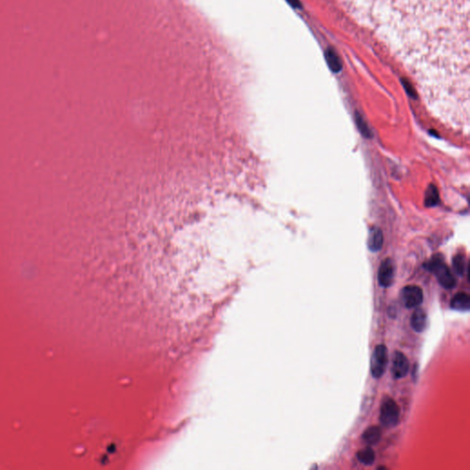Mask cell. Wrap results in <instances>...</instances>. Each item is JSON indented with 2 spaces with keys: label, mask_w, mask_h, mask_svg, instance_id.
I'll return each mask as SVG.
<instances>
[{
  "label": "cell",
  "mask_w": 470,
  "mask_h": 470,
  "mask_svg": "<svg viewBox=\"0 0 470 470\" xmlns=\"http://www.w3.org/2000/svg\"><path fill=\"white\" fill-rule=\"evenodd\" d=\"M426 267L428 270L434 274L439 283L444 289H453L456 285L454 275L440 257H433V260L428 263Z\"/></svg>",
  "instance_id": "1"
},
{
  "label": "cell",
  "mask_w": 470,
  "mask_h": 470,
  "mask_svg": "<svg viewBox=\"0 0 470 470\" xmlns=\"http://www.w3.org/2000/svg\"><path fill=\"white\" fill-rule=\"evenodd\" d=\"M400 407L393 399H385L380 407V422L386 427H393L399 423Z\"/></svg>",
  "instance_id": "2"
},
{
  "label": "cell",
  "mask_w": 470,
  "mask_h": 470,
  "mask_svg": "<svg viewBox=\"0 0 470 470\" xmlns=\"http://www.w3.org/2000/svg\"><path fill=\"white\" fill-rule=\"evenodd\" d=\"M389 364V352L388 348L384 344H379L375 348L372 354L370 369L372 376L376 379H380L384 375Z\"/></svg>",
  "instance_id": "3"
},
{
  "label": "cell",
  "mask_w": 470,
  "mask_h": 470,
  "mask_svg": "<svg viewBox=\"0 0 470 470\" xmlns=\"http://www.w3.org/2000/svg\"><path fill=\"white\" fill-rule=\"evenodd\" d=\"M401 299L408 309L418 308L423 300V291L416 285L406 286L401 291Z\"/></svg>",
  "instance_id": "4"
},
{
  "label": "cell",
  "mask_w": 470,
  "mask_h": 470,
  "mask_svg": "<svg viewBox=\"0 0 470 470\" xmlns=\"http://www.w3.org/2000/svg\"><path fill=\"white\" fill-rule=\"evenodd\" d=\"M394 277H395V267H394L393 261L390 258H387L380 264L379 274H378L379 283L383 288H389L393 283Z\"/></svg>",
  "instance_id": "5"
},
{
  "label": "cell",
  "mask_w": 470,
  "mask_h": 470,
  "mask_svg": "<svg viewBox=\"0 0 470 470\" xmlns=\"http://www.w3.org/2000/svg\"><path fill=\"white\" fill-rule=\"evenodd\" d=\"M410 369V363L406 356L400 351H396L392 358L391 373L395 379L404 378Z\"/></svg>",
  "instance_id": "6"
},
{
  "label": "cell",
  "mask_w": 470,
  "mask_h": 470,
  "mask_svg": "<svg viewBox=\"0 0 470 470\" xmlns=\"http://www.w3.org/2000/svg\"><path fill=\"white\" fill-rule=\"evenodd\" d=\"M411 327L417 332H422L427 326V314L422 309L418 308L412 313L411 319Z\"/></svg>",
  "instance_id": "7"
},
{
  "label": "cell",
  "mask_w": 470,
  "mask_h": 470,
  "mask_svg": "<svg viewBox=\"0 0 470 470\" xmlns=\"http://www.w3.org/2000/svg\"><path fill=\"white\" fill-rule=\"evenodd\" d=\"M451 308L458 311H467L470 308V297L465 292H458L455 294L450 302Z\"/></svg>",
  "instance_id": "8"
},
{
  "label": "cell",
  "mask_w": 470,
  "mask_h": 470,
  "mask_svg": "<svg viewBox=\"0 0 470 470\" xmlns=\"http://www.w3.org/2000/svg\"><path fill=\"white\" fill-rule=\"evenodd\" d=\"M383 245L382 231L378 228H373L370 230L369 237V247L371 251H380Z\"/></svg>",
  "instance_id": "9"
},
{
  "label": "cell",
  "mask_w": 470,
  "mask_h": 470,
  "mask_svg": "<svg viewBox=\"0 0 470 470\" xmlns=\"http://www.w3.org/2000/svg\"><path fill=\"white\" fill-rule=\"evenodd\" d=\"M363 440L369 444L379 443L381 438V429L378 426H370L363 433Z\"/></svg>",
  "instance_id": "10"
},
{
  "label": "cell",
  "mask_w": 470,
  "mask_h": 470,
  "mask_svg": "<svg viewBox=\"0 0 470 470\" xmlns=\"http://www.w3.org/2000/svg\"><path fill=\"white\" fill-rule=\"evenodd\" d=\"M357 455H358V459L363 465H372L375 461V452L373 451V449L370 448V447H367V448H364L363 450L359 451Z\"/></svg>",
  "instance_id": "11"
},
{
  "label": "cell",
  "mask_w": 470,
  "mask_h": 470,
  "mask_svg": "<svg viewBox=\"0 0 470 470\" xmlns=\"http://www.w3.org/2000/svg\"><path fill=\"white\" fill-rule=\"evenodd\" d=\"M453 267H454L455 273L460 277H462L464 275L465 270V257L462 256V255H458V256L454 257V260H453Z\"/></svg>",
  "instance_id": "12"
},
{
  "label": "cell",
  "mask_w": 470,
  "mask_h": 470,
  "mask_svg": "<svg viewBox=\"0 0 470 470\" xmlns=\"http://www.w3.org/2000/svg\"><path fill=\"white\" fill-rule=\"evenodd\" d=\"M438 199V192H437L436 187L431 186L428 188L427 192H426L425 204L427 205L428 207H432V206H434L435 204L437 203Z\"/></svg>",
  "instance_id": "13"
}]
</instances>
